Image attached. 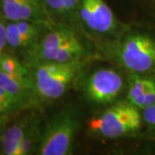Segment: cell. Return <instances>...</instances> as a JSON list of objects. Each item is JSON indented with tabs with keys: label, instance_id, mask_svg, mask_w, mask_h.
Wrapping results in <instances>:
<instances>
[{
	"label": "cell",
	"instance_id": "cell-1",
	"mask_svg": "<svg viewBox=\"0 0 155 155\" xmlns=\"http://www.w3.org/2000/svg\"><path fill=\"white\" fill-rule=\"evenodd\" d=\"M88 50L77 29L63 23H48L37 41L28 48L26 66L40 63L84 61Z\"/></svg>",
	"mask_w": 155,
	"mask_h": 155
},
{
	"label": "cell",
	"instance_id": "cell-18",
	"mask_svg": "<svg viewBox=\"0 0 155 155\" xmlns=\"http://www.w3.org/2000/svg\"><path fill=\"white\" fill-rule=\"evenodd\" d=\"M6 122V116L4 115H0V136L2 134V132L5 128V125Z\"/></svg>",
	"mask_w": 155,
	"mask_h": 155
},
{
	"label": "cell",
	"instance_id": "cell-12",
	"mask_svg": "<svg viewBox=\"0 0 155 155\" xmlns=\"http://www.w3.org/2000/svg\"><path fill=\"white\" fill-rule=\"evenodd\" d=\"M133 10L128 24L155 34V0H126Z\"/></svg>",
	"mask_w": 155,
	"mask_h": 155
},
{
	"label": "cell",
	"instance_id": "cell-14",
	"mask_svg": "<svg viewBox=\"0 0 155 155\" xmlns=\"http://www.w3.org/2000/svg\"><path fill=\"white\" fill-rule=\"evenodd\" d=\"M0 71L6 74L27 82H33L30 68L22 64L16 57L3 54L0 57Z\"/></svg>",
	"mask_w": 155,
	"mask_h": 155
},
{
	"label": "cell",
	"instance_id": "cell-15",
	"mask_svg": "<svg viewBox=\"0 0 155 155\" xmlns=\"http://www.w3.org/2000/svg\"><path fill=\"white\" fill-rule=\"evenodd\" d=\"M6 28V46L13 49L24 48V43L16 22H8Z\"/></svg>",
	"mask_w": 155,
	"mask_h": 155
},
{
	"label": "cell",
	"instance_id": "cell-11",
	"mask_svg": "<svg viewBox=\"0 0 155 155\" xmlns=\"http://www.w3.org/2000/svg\"><path fill=\"white\" fill-rule=\"evenodd\" d=\"M154 89L155 75L127 74L126 100L136 108H140L145 96Z\"/></svg>",
	"mask_w": 155,
	"mask_h": 155
},
{
	"label": "cell",
	"instance_id": "cell-19",
	"mask_svg": "<svg viewBox=\"0 0 155 155\" xmlns=\"http://www.w3.org/2000/svg\"><path fill=\"white\" fill-rule=\"evenodd\" d=\"M7 114H9L8 110H6V108L5 106L3 105L1 103H0V115H4V116H6Z\"/></svg>",
	"mask_w": 155,
	"mask_h": 155
},
{
	"label": "cell",
	"instance_id": "cell-6",
	"mask_svg": "<svg viewBox=\"0 0 155 155\" xmlns=\"http://www.w3.org/2000/svg\"><path fill=\"white\" fill-rule=\"evenodd\" d=\"M78 19L81 30L102 38H119L130 24L119 22L104 0H80Z\"/></svg>",
	"mask_w": 155,
	"mask_h": 155
},
{
	"label": "cell",
	"instance_id": "cell-16",
	"mask_svg": "<svg viewBox=\"0 0 155 155\" xmlns=\"http://www.w3.org/2000/svg\"><path fill=\"white\" fill-rule=\"evenodd\" d=\"M142 122L151 137L155 138V104L141 110Z\"/></svg>",
	"mask_w": 155,
	"mask_h": 155
},
{
	"label": "cell",
	"instance_id": "cell-17",
	"mask_svg": "<svg viewBox=\"0 0 155 155\" xmlns=\"http://www.w3.org/2000/svg\"><path fill=\"white\" fill-rule=\"evenodd\" d=\"M6 47V28L5 23L0 19V57Z\"/></svg>",
	"mask_w": 155,
	"mask_h": 155
},
{
	"label": "cell",
	"instance_id": "cell-13",
	"mask_svg": "<svg viewBox=\"0 0 155 155\" xmlns=\"http://www.w3.org/2000/svg\"><path fill=\"white\" fill-rule=\"evenodd\" d=\"M41 129H42V124L41 118L35 113L31 122L28 127V130L22 139V143L20 145L18 155L36 153L41 136Z\"/></svg>",
	"mask_w": 155,
	"mask_h": 155
},
{
	"label": "cell",
	"instance_id": "cell-7",
	"mask_svg": "<svg viewBox=\"0 0 155 155\" xmlns=\"http://www.w3.org/2000/svg\"><path fill=\"white\" fill-rule=\"evenodd\" d=\"M127 80L110 68H101L90 73L82 82V91L86 100L97 106H109L126 90Z\"/></svg>",
	"mask_w": 155,
	"mask_h": 155
},
{
	"label": "cell",
	"instance_id": "cell-3",
	"mask_svg": "<svg viewBox=\"0 0 155 155\" xmlns=\"http://www.w3.org/2000/svg\"><path fill=\"white\" fill-rule=\"evenodd\" d=\"M143 125L141 111L127 100L117 101L93 116L87 123L90 134L114 140L133 135Z\"/></svg>",
	"mask_w": 155,
	"mask_h": 155
},
{
	"label": "cell",
	"instance_id": "cell-2",
	"mask_svg": "<svg viewBox=\"0 0 155 155\" xmlns=\"http://www.w3.org/2000/svg\"><path fill=\"white\" fill-rule=\"evenodd\" d=\"M113 55L127 74L155 75V34L131 26L116 40Z\"/></svg>",
	"mask_w": 155,
	"mask_h": 155
},
{
	"label": "cell",
	"instance_id": "cell-9",
	"mask_svg": "<svg viewBox=\"0 0 155 155\" xmlns=\"http://www.w3.org/2000/svg\"><path fill=\"white\" fill-rule=\"evenodd\" d=\"M34 115L35 113H29L4 128L0 136V147L3 154L18 155L20 145Z\"/></svg>",
	"mask_w": 155,
	"mask_h": 155
},
{
	"label": "cell",
	"instance_id": "cell-4",
	"mask_svg": "<svg viewBox=\"0 0 155 155\" xmlns=\"http://www.w3.org/2000/svg\"><path fill=\"white\" fill-rule=\"evenodd\" d=\"M78 110L67 106L56 112L42 125L36 153L41 155H70L80 127Z\"/></svg>",
	"mask_w": 155,
	"mask_h": 155
},
{
	"label": "cell",
	"instance_id": "cell-10",
	"mask_svg": "<svg viewBox=\"0 0 155 155\" xmlns=\"http://www.w3.org/2000/svg\"><path fill=\"white\" fill-rule=\"evenodd\" d=\"M0 87L8 92L22 108L37 102L33 82H27L11 77L0 71Z\"/></svg>",
	"mask_w": 155,
	"mask_h": 155
},
{
	"label": "cell",
	"instance_id": "cell-8",
	"mask_svg": "<svg viewBox=\"0 0 155 155\" xmlns=\"http://www.w3.org/2000/svg\"><path fill=\"white\" fill-rule=\"evenodd\" d=\"M0 11L11 22H52L43 0H0Z\"/></svg>",
	"mask_w": 155,
	"mask_h": 155
},
{
	"label": "cell",
	"instance_id": "cell-5",
	"mask_svg": "<svg viewBox=\"0 0 155 155\" xmlns=\"http://www.w3.org/2000/svg\"><path fill=\"white\" fill-rule=\"evenodd\" d=\"M84 62H46L29 67L38 100L48 102L61 98L79 76Z\"/></svg>",
	"mask_w": 155,
	"mask_h": 155
}]
</instances>
